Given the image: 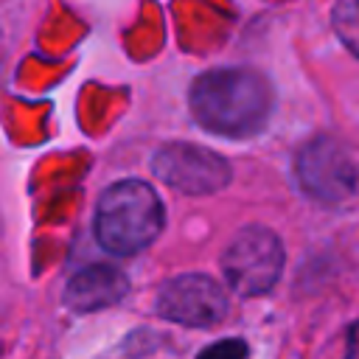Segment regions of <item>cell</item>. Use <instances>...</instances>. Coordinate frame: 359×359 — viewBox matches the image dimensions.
I'll list each match as a JSON object with an SVG mask.
<instances>
[{
    "mask_svg": "<svg viewBox=\"0 0 359 359\" xmlns=\"http://www.w3.org/2000/svg\"><path fill=\"white\" fill-rule=\"evenodd\" d=\"M191 115L219 137H250L272 115V84L252 67H213L191 84Z\"/></svg>",
    "mask_w": 359,
    "mask_h": 359,
    "instance_id": "6da1fadb",
    "label": "cell"
},
{
    "mask_svg": "<svg viewBox=\"0 0 359 359\" xmlns=\"http://www.w3.org/2000/svg\"><path fill=\"white\" fill-rule=\"evenodd\" d=\"M165 224L157 191L143 180H121L109 185L95 208V238L112 255L146 250Z\"/></svg>",
    "mask_w": 359,
    "mask_h": 359,
    "instance_id": "7a4b0ae2",
    "label": "cell"
},
{
    "mask_svg": "<svg viewBox=\"0 0 359 359\" xmlns=\"http://www.w3.org/2000/svg\"><path fill=\"white\" fill-rule=\"evenodd\" d=\"M222 272L244 297L269 292L283 272V244L278 233L264 224L238 230L222 255Z\"/></svg>",
    "mask_w": 359,
    "mask_h": 359,
    "instance_id": "3957f363",
    "label": "cell"
},
{
    "mask_svg": "<svg viewBox=\"0 0 359 359\" xmlns=\"http://www.w3.org/2000/svg\"><path fill=\"white\" fill-rule=\"evenodd\" d=\"M294 174L300 188L325 205L342 202L356 191L359 171L345 154V149L331 137H314L309 140L294 160Z\"/></svg>",
    "mask_w": 359,
    "mask_h": 359,
    "instance_id": "277c9868",
    "label": "cell"
},
{
    "mask_svg": "<svg viewBox=\"0 0 359 359\" xmlns=\"http://www.w3.org/2000/svg\"><path fill=\"white\" fill-rule=\"evenodd\" d=\"M151 171L182 194H216L230 182V163L194 143H168L151 157Z\"/></svg>",
    "mask_w": 359,
    "mask_h": 359,
    "instance_id": "5b68a950",
    "label": "cell"
},
{
    "mask_svg": "<svg viewBox=\"0 0 359 359\" xmlns=\"http://www.w3.org/2000/svg\"><path fill=\"white\" fill-rule=\"evenodd\" d=\"M157 314L171 323H180V325L208 328V325H216L219 320H224L227 294L208 275H196V272L177 275L160 286Z\"/></svg>",
    "mask_w": 359,
    "mask_h": 359,
    "instance_id": "8992f818",
    "label": "cell"
},
{
    "mask_svg": "<svg viewBox=\"0 0 359 359\" xmlns=\"http://www.w3.org/2000/svg\"><path fill=\"white\" fill-rule=\"evenodd\" d=\"M126 292H129V280L121 269L109 264H93L67 280L65 303L73 311H98L123 300Z\"/></svg>",
    "mask_w": 359,
    "mask_h": 359,
    "instance_id": "52a82bcc",
    "label": "cell"
},
{
    "mask_svg": "<svg viewBox=\"0 0 359 359\" xmlns=\"http://www.w3.org/2000/svg\"><path fill=\"white\" fill-rule=\"evenodd\" d=\"M331 22L342 45L359 59V0H337L331 11Z\"/></svg>",
    "mask_w": 359,
    "mask_h": 359,
    "instance_id": "ba28073f",
    "label": "cell"
},
{
    "mask_svg": "<svg viewBox=\"0 0 359 359\" xmlns=\"http://www.w3.org/2000/svg\"><path fill=\"white\" fill-rule=\"evenodd\" d=\"M247 353H250L247 342L233 337V339H219V342L202 348V353L196 359H247Z\"/></svg>",
    "mask_w": 359,
    "mask_h": 359,
    "instance_id": "9c48e42d",
    "label": "cell"
}]
</instances>
